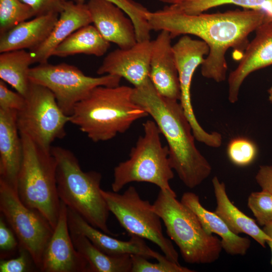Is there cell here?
<instances>
[{
	"label": "cell",
	"mask_w": 272,
	"mask_h": 272,
	"mask_svg": "<svg viewBox=\"0 0 272 272\" xmlns=\"http://www.w3.org/2000/svg\"><path fill=\"white\" fill-rule=\"evenodd\" d=\"M30 6L35 17L50 13L59 14L68 0H20Z\"/></svg>",
	"instance_id": "836d02e7"
},
{
	"label": "cell",
	"mask_w": 272,
	"mask_h": 272,
	"mask_svg": "<svg viewBox=\"0 0 272 272\" xmlns=\"http://www.w3.org/2000/svg\"><path fill=\"white\" fill-rule=\"evenodd\" d=\"M87 5L92 23L105 40L123 49L137 42L134 25L121 8L106 0H89Z\"/></svg>",
	"instance_id": "e0dca14e"
},
{
	"label": "cell",
	"mask_w": 272,
	"mask_h": 272,
	"mask_svg": "<svg viewBox=\"0 0 272 272\" xmlns=\"http://www.w3.org/2000/svg\"><path fill=\"white\" fill-rule=\"evenodd\" d=\"M3 216L0 218V249L3 252H11L19 248L18 240L12 229L5 222Z\"/></svg>",
	"instance_id": "d590c367"
},
{
	"label": "cell",
	"mask_w": 272,
	"mask_h": 272,
	"mask_svg": "<svg viewBox=\"0 0 272 272\" xmlns=\"http://www.w3.org/2000/svg\"><path fill=\"white\" fill-rule=\"evenodd\" d=\"M147 18L151 30L167 31L172 38L193 35L205 42L209 53L201 65V74L219 83L226 79L228 49L245 50L249 35L267 20V16L263 11L248 9L190 15L170 6L149 11Z\"/></svg>",
	"instance_id": "6da1fadb"
},
{
	"label": "cell",
	"mask_w": 272,
	"mask_h": 272,
	"mask_svg": "<svg viewBox=\"0 0 272 272\" xmlns=\"http://www.w3.org/2000/svg\"><path fill=\"white\" fill-rule=\"evenodd\" d=\"M178 71L181 96L180 103L189 122L195 139L212 148L222 145L221 134L216 131L208 132L200 126L195 117L191 101L190 88L193 74L203 63L209 47L202 40L192 39L187 35L182 36L173 45Z\"/></svg>",
	"instance_id": "7c38bea8"
},
{
	"label": "cell",
	"mask_w": 272,
	"mask_h": 272,
	"mask_svg": "<svg viewBox=\"0 0 272 272\" xmlns=\"http://www.w3.org/2000/svg\"><path fill=\"white\" fill-rule=\"evenodd\" d=\"M269 100L272 103V86L268 90Z\"/></svg>",
	"instance_id": "ab89813d"
},
{
	"label": "cell",
	"mask_w": 272,
	"mask_h": 272,
	"mask_svg": "<svg viewBox=\"0 0 272 272\" xmlns=\"http://www.w3.org/2000/svg\"><path fill=\"white\" fill-rule=\"evenodd\" d=\"M25 98L18 92L10 90L6 83L0 80V108L17 111L24 106Z\"/></svg>",
	"instance_id": "d6a6232c"
},
{
	"label": "cell",
	"mask_w": 272,
	"mask_h": 272,
	"mask_svg": "<svg viewBox=\"0 0 272 272\" xmlns=\"http://www.w3.org/2000/svg\"><path fill=\"white\" fill-rule=\"evenodd\" d=\"M143 126L144 134L131 149L129 159L114 168L112 190L118 192L130 182H146L160 190L174 191L169 184L174 173L168 147L162 145L161 133L153 120H147Z\"/></svg>",
	"instance_id": "52a82bcc"
},
{
	"label": "cell",
	"mask_w": 272,
	"mask_h": 272,
	"mask_svg": "<svg viewBox=\"0 0 272 272\" xmlns=\"http://www.w3.org/2000/svg\"><path fill=\"white\" fill-rule=\"evenodd\" d=\"M33 63L30 51L20 49L6 51L0 54L1 80L10 85L24 97L31 84L29 73Z\"/></svg>",
	"instance_id": "484cf974"
},
{
	"label": "cell",
	"mask_w": 272,
	"mask_h": 272,
	"mask_svg": "<svg viewBox=\"0 0 272 272\" xmlns=\"http://www.w3.org/2000/svg\"><path fill=\"white\" fill-rule=\"evenodd\" d=\"M152 208L186 262L207 264L219 258L223 249L221 240L205 231L194 213L177 199L174 191L160 189Z\"/></svg>",
	"instance_id": "5b68a950"
},
{
	"label": "cell",
	"mask_w": 272,
	"mask_h": 272,
	"mask_svg": "<svg viewBox=\"0 0 272 272\" xmlns=\"http://www.w3.org/2000/svg\"><path fill=\"white\" fill-rule=\"evenodd\" d=\"M110 212L129 234L146 239L156 244L169 260L178 262V253L171 240L163 233L161 218L152 205L143 199L137 189L130 186L120 194L101 189Z\"/></svg>",
	"instance_id": "ba28073f"
},
{
	"label": "cell",
	"mask_w": 272,
	"mask_h": 272,
	"mask_svg": "<svg viewBox=\"0 0 272 272\" xmlns=\"http://www.w3.org/2000/svg\"><path fill=\"white\" fill-rule=\"evenodd\" d=\"M131 272H193L194 270L172 261L166 257L158 262L152 263L145 256L131 255Z\"/></svg>",
	"instance_id": "4dcf8cb0"
},
{
	"label": "cell",
	"mask_w": 272,
	"mask_h": 272,
	"mask_svg": "<svg viewBox=\"0 0 272 272\" xmlns=\"http://www.w3.org/2000/svg\"><path fill=\"white\" fill-rule=\"evenodd\" d=\"M67 219L70 230L87 237L96 247L105 253L113 255L138 254L148 259L157 261L166 256L150 248L143 239L130 235L128 241H122L112 237L88 223L82 217L67 208Z\"/></svg>",
	"instance_id": "ac0fdd59"
},
{
	"label": "cell",
	"mask_w": 272,
	"mask_h": 272,
	"mask_svg": "<svg viewBox=\"0 0 272 272\" xmlns=\"http://www.w3.org/2000/svg\"><path fill=\"white\" fill-rule=\"evenodd\" d=\"M43 272H90L88 264L73 243L67 219V207L60 200L57 224L43 253Z\"/></svg>",
	"instance_id": "4fadbf2b"
},
{
	"label": "cell",
	"mask_w": 272,
	"mask_h": 272,
	"mask_svg": "<svg viewBox=\"0 0 272 272\" xmlns=\"http://www.w3.org/2000/svg\"><path fill=\"white\" fill-rule=\"evenodd\" d=\"M76 3L85 4L86 0H73ZM121 8L132 21L134 28L140 30L147 24V14L149 12L141 4L133 0H106Z\"/></svg>",
	"instance_id": "1f68e13d"
},
{
	"label": "cell",
	"mask_w": 272,
	"mask_h": 272,
	"mask_svg": "<svg viewBox=\"0 0 272 272\" xmlns=\"http://www.w3.org/2000/svg\"><path fill=\"white\" fill-rule=\"evenodd\" d=\"M0 211L15 234L19 247L29 253L40 269L43 253L53 232L48 221L38 211L25 205L16 190L2 179Z\"/></svg>",
	"instance_id": "8fae6325"
},
{
	"label": "cell",
	"mask_w": 272,
	"mask_h": 272,
	"mask_svg": "<svg viewBox=\"0 0 272 272\" xmlns=\"http://www.w3.org/2000/svg\"><path fill=\"white\" fill-rule=\"evenodd\" d=\"M225 4H233L245 9L263 11L267 16V20H272V0H191L171 6L186 14L196 15Z\"/></svg>",
	"instance_id": "4316f807"
},
{
	"label": "cell",
	"mask_w": 272,
	"mask_h": 272,
	"mask_svg": "<svg viewBox=\"0 0 272 272\" xmlns=\"http://www.w3.org/2000/svg\"><path fill=\"white\" fill-rule=\"evenodd\" d=\"M91 23L92 20L87 4L67 1L47 38L40 46L30 51L33 63L47 62L59 44L79 29Z\"/></svg>",
	"instance_id": "ffe728a7"
},
{
	"label": "cell",
	"mask_w": 272,
	"mask_h": 272,
	"mask_svg": "<svg viewBox=\"0 0 272 272\" xmlns=\"http://www.w3.org/2000/svg\"><path fill=\"white\" fill-rule=\"evenodd\" d=\"M272 64V20L264 21L255 30L254 39L249 42L237 67L228 78V100H238L240 88L251 73Z\"/></svg>",
	"instance_id": "9a60e30c"
},
{
	"label": "cell",
	"mask_w": 272,
	"mask_h": 272,
	"mask_svg": "<svg viewBox=\"0 0 272 272\" xmlns=\"http://www.w3.org/2000/svg\"><path fill=\"white\" fill-rule=\"evenodd\" d=\"M247 206L259 225L263 227L272 222V193L264 190L251 192Z\"/></svg>",
	"instance_id": "f546056e"
},
{
	"label": "cell",
	"mask_w": 272,
	"mask_h": 272,
	"mask_svg": "<svg viewBox=\"0 0 272 272\" xmlns=\"http://www.w3.org/2000/svg\"><path fill=\"white\" fill-rule=\"evenodd\" d=\"M255 179L262 190L272 193V165L260 166Z\"/></svg>",
	"instance_id": "8d00e7d4"
},
{
	"label": "cell",
	"mask_w": 272,
	"mask_h": 272,
	"mask_svg": "<svg viewBox=\"0 0 272 272\" xmlns=\"http://www.w3.org/2000/svg\"><path fill=\"white\" fill-rule=\"evenodd\" d=\"M110 47L95 26H85L72 33L54 50L52 56L66 57L77 54L103 55Z\"/></svg>",
	"instance_id": "d4e9b609"
},
{
	"label": "cell",
	"mask_w": 272,
	"mask_h": 272,
	"mask_svg": "<svg viewBox=\"0 0 272 272\" xmlns=\"http://www.w3.org/2000/svg\"><path fill=\"white\" fill-rule=\"evenodd\" d=\"M162 3L170 4L171 5H176L181 4L191 0H158Z\"/></svg>",
	"instance_id": "f35d334b"
},
{
	"label": "cell",
	"mask_w": 272,
	"mask_h": 272,
	"mask_svg": "<svg viewBox=\"0 0 272 272\" xmlns=\"http://www.w3.org/2000/svg\"><path fill=\"white\" fill-rule=\"evenodd\" d=\"M180 201L194 213L208 234H216L221 237L222 248L227 254L231 255L246 254L251 245L250 239L232 232L215 212L209 211L202 206L197 194L191 192H184Z\"/></svg>",
	"instance_id": "7402d4cb"
},
{
	"label": "cell",
	"mask_w": 272,
	"mask_h": 272,
	"mask_svg": "<svg viewBox=\"0 0 272 272\" xmlns=\"http://www.w3.org/2000/svg\"><path fill=\"white\" fill-rule=\"evenodd\" d=\"M212 184L217 203L215 213L223 219L232 232L237 235L245 234L265 248L269 238L255 220L247 216L231 202L225 184L217 177L213 178Z\"/></svg>",
	"instance_id": "603a6c76"
},
{
	"label": "cell",
	"mask_w": 272,
	"mask_h": 272,
	"mask_svg": "<svg viewBox=\"0 0 272 272\" xmlns=\"http://www.w3.org/2000/svg\"><path fill=\"white\" fill-rule=\"evenodd\" d=\"M17 112L0 108V179L17 191V179L23 154L17 124Z\"/></svg>",
	"instance_id": "d6986e66"
},
{
	"label": "cell",
	"mask_w": 272,
	"mask_h": 272,
	"mask_svg": "<svg viewBox=\"0 0 272 272\" xmlns=\"http://www.w3.org/2000/svg\"><path fill=\"white\" fill-rule=\"evenodd\" d=\"M19 255L9 260H1L0 272H24L28 270L29 253L23 248L19 247Z\"/></svg>",
	"instance_id": "e575fe53"
},
{
	"label": "cell",
	"mask_w": 272,
	"mask_h": 272,
	"mask_svg": "<svg viewBox=\"0 0 272 272\" xmlns=\"http://www.w3.org/2000/svg\"><path fill=\"white\" fill-rule=\"evenodd\" d=\"M25 98L24 106L17 112L20 134L50 151L55 140L65 137L70 117L62 111L53 93L43 86L31 82Z\"/></svg>",
	"instance_id": "9c48e42d"
},
{
	"label": "cell",
	"mask_w": 272,
	"mask_h": 272,
	"mask_svg": "<svg viewBox=\"0 0 272 272\" xmlns=\"http://www.w3.org/2000/svg\"><path fill=\"white\" fill-rule=\"evenodd\" d=\"M133 88L98 86L75 106L70 122L94 142L112 139L136 120L149 116L132 99Z\"/></svg>",
	"instance_id": "3957f363"
},
{
	"label": "cell",
	"mask_w": 272,
	"mask_h": 272,
	"mask_svg": "<svg viewBox=\"0 0 272 272\" xmlns=\"http://www.w3.org/2000/svg\"><path fill=\"white\" fill-rule=\"evenodd\" d=\"M152 45L150 40L137 41L130 48H119L110 52L97 69V74L123 78L134 87L142 85L150 79Z\"/></svg>",
	"instance_id": "5bb4252c"
},
{
	"label": "cell",
	"mask_w": 272,
	"mask_h": 272,
	"mask_svg": "<svg viewBox=\"0 0 272 272\" xmlns=\"http://www.w3.org/2000/svg\"><path fill=\"white\" fill-rule=\"evenodd\" d=\"M50 152L56 162L57 189L60 200L92 226L115 236L107 225L110 211L101 193V174L82 170L77 157L69 149L52 146Z\"/></svg>",
	"instance_id": "277c9868"
},
{
	"label": "cell",
	"mask_w": 272,
	"mask_h": 272,
	"mask_svg": "<svg viewBox=\"0 0 272 272\" xmlns=\"http://www.w3.org/2000/svg\"><path fill=\"white\" fill-rule=\"evenodd\" d=\"M229 160L238 166H246L253 162L257 150L255 144L251 140L243 137L232 140L227 147Z\"/></svg>",
	"instance_id": "f1b7e54d"
},
{
	"label": "cell",
	"mask_w": 272,
	"mask_h": 272,
	"mask_svg": "<svg viewBox=\"0 0 272 272\" xmlns=\"http://www.w3.org/2000/svg\"><path fill=\"white\" fill-rule=\"evenodd\" d=\"M23 148L17 192L27 207L39 212L55 228L60 200L56 183V162L50 151L45 150L20 134Z\"/></svg>",
	"instance_id": "8992f818"
},
{
	"label": "cell",
	"mask_w": 272,
	"mask_h": 272,
	"mask_svg": "<svg viewBox=\"0 0 272 272\" xmlns=\"http://www.w3.org/2000/svg\"><path fill=\"white\" fill-rule=\"evenodd\" d=\"M263 231L268 236L269 240L266 243L269 245L271 253V264L272 265V222L263 226Z\"/></svg>",
	"instance_id": "74e56055"
},
{
	"label": "cell",
	"mask_w": 272,
	"mask_h": 272,
	"mask_svg": "<svg viewBox=\"0 0 272 272\" xmlns=\"http://www.w3.org/2000/svg\"><path fill=\"white\" fill-rule=\"evenodd\" d=\"M172 39L168 31L162 30L152 41L149 78L159 94L178 101L181 92Z\"/></svg>",
	"instance_id": "2e32d148"
},
{
	"label": "cell",
	"mask_w": 272,
	"mask_h": 272,
	"mask_svg": "<svg viewBox=\"0 0 272 272\" xmlns=\"http://www.w3.org/2000/svg\"><path fill=\"white\" fill-rule=\"evenodd\" d=\"M59 15L58 13H50L35 17L0 35V52L35 49L47 38Z\"/></svg>",
	"instance_id": "44dd1931"
},
{
	"label": "cell",
	"mask_w": 272,
	"mask_h": 272,
	"mask_svg": "<svg viewBox=\"0 0 272 272\" xmlns=\"http://www.w3.org/2000/svg\"><path fill=\"white\" fill-rule=\"evenodd\" d=\"M34 17L32 8L20 0H0V35Z\"/></svg>",
	"instance_id": "83f0119b"
},
{
	"label": "cell",
	"mask_w": 272,
	"mask_h": 272,
	"mask_svg": "<svg viewBox=\"0 0 272 272\" xmlns=\"http://www.w3.org/2000/svg\"><path fill=\"white\" fill-rule=\"evenodd\" d=\"M31 83L43 86L54 95L62 111L70 116L76 105L98 86L116 87L121 78L105 75L98 77L86 75L76 66L65 63H39L31 67Z\"/></svg>",
	"instance_id": "30bf717a"
},
{
	"label": "cell",
	"mask_w": 272,
	"mask_h": 272,
	"mask_svg": "<svg viewBox=\"0 0 272 272\" xmlns=\"http://www.w3.org/2000/svg\"><path fill=\"white\" fill-rule=\"evenodd\" d=\"M70 231L74 246L87 262L90 272H131V255L107 254L84 235Z\"/></svg>",
	"instance_id": "cb8c5ba5"
},
{
	"label": "cell",
	"mask_w": 272,
	"mask_h": 272,
	"mask_svg": "<svg viewBox=\"0 0 272 272\" xmlns=\"http://www.w3.org/2000/svg\"><path fill=\"white\" fill-rule=\"evenodd\" d=\"M132 99L144 109L165 137L171 166L188 188L200 184L212 167L195 146L192 127L180 102L165 98L156 91L150 79L133 88Z\"/></svg>",
	"instance_id": "7a4b0ae2"
}]
</instances>
